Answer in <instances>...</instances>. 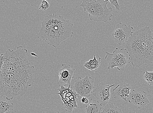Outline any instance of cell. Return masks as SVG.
<instances>
[{"label":"cell","mask_w":153,"mask_h":113,"mask_svg":"<svg viewBox=\"0 0 153 113\" xmlns=\"http://www.w3.org/2000/svg\"><path fill=\"white\" fill-rule=\"evenodd\" d=\"M109 1L105 0H83L80 6L84 12L88 13L90 20L96 22L106 23L111 21L113 15L111 8L107 7Z\"/></svg>","instance_id":"cell-4"},{"label":"cell","mask_w":153,"mask_h":113,"mask_svg":"<svg viewBox=\"0 0 153 113\" xmlns=\"http://www.w3.org/2000/svg\"><path fill=\"white\" fill-rule=\"evenodd\" d=\"M30 54L32 55H33V56H36V57H38V55H36V54H35V53H34V52H31L30 53Z\"/></svg>","instance_id":"cell-21"},{"label":"cell","mask_w":153,"mask_h":113,"mask_svg":"<svg viewBox=\"0 0 153 113\" xmlns=\"http://www.w3.org/2000/svg\"><path fill=\"white\" fill-rule=\"evenodd\" d=\"M102 106L98 100H94L86 106L85 113H101Z\"/></svg>","instance_id":"cell-13"},{"label":"cell","mask_w":153,"mask_h":113,"mask_svg":"<svg viewBox=\"0 0 153 113\" xmlns=\"http://www.w3.org/2000/svg\"><path fill=\"white\" fill-rule=\"evenodd\" d=\"M5 113H14V112H13V111H10L8 112H6Z\"/></svg>","instance_id":"cell-22"},{"label":"cell","mask_w":153,"mask_h":113,"mask_svg":"<svg viewBox=\"0 0 153 113\" xmlns=\"http://www.w3.org/2000/svg\"><path fill=\"white\" fill-rule=\"evenodd\" d=\"M74 24L63 16L53 13L46 16L42 22V27L37 37L50 45L58 48L61 42L73 36Z\"/></svg>","instance_id":"cell-3"},{"label":"cell","mask_w":153,"mask_h":113,"mask_svg":"<svg viewBox=\"0 0 153 113\" xmlns=\"http://www.w3.org/2000/svg\"><path fill=\"white\" fill-rule=\"evenodd\" d=\"M101 113H123L118 108L114 105L113 103L105 106Z\"/></svg>","instance_id":"cell-16"},{"label":"cell","mask_w":153,"mask_h":113,"mask_svg":"<svg viewBox=\"0 0 153 113\" xmlns=\"http://www.w3.org/2000/svg\"><path fill=\"white\" fill-rule=\"evenodd\" d=\"M62 68L59 70V80L58 83L59 86L71 87L70 83L75 75V69L71 68L70 64H63Z\"/></svg>","instance_id":"cell-10"},{"label":"cell","mask_w":153,"mask_h":113,"mask_svg":"<svg viewBox=\"0 0 153 113\" xmlns=\"http://www.w3.org/2000/svg\"><path fill=\"white\" fill-rule=\"evenodd\" d=\"M105 59L108 64V69L117 67L119 71L125 68L128 64H130L129 55L125 48H116L112 53L106 52Z\"/></svg>","instance_id":"cell-5"},{"label":"cell","mask_w":153,"mask_h":113,"mask_svg":"<svg viewBox=\"0 0 153 113\" xmlns=\"http://www.w3.org/2000/svg\"><path fill=\"white\" fill-rule=\"evenodd\" d=\"M128 100L130 103L136 105L139 109L144 108L149 103L145 92L136 91L134 89L131 91Z\"/></svg>","instance_id":"cell-11"},{"label":"cell","mask_w":153,"mask_h":113,"mask_svg":"<svg viewBox=\"0 0 153 113\" xmlns=\"http://www.w3.org/2000/svg\"><path fill=\"white\" fill-rule=\"evenodd\" d=\"M115 84L110 85L102 82L99 83L94 90V96L102 105L105 106L107 105L110 97V89Z\"/></svg>","instance_id":"cell-9"},{"label":"cell","mask_w":153,"mask_h":113,"mask_svg":"<svg viewBox=\"0 0 153 113\" xmlns=\"http://www.w3.org/2000/svg\"><path fill=\"white\" fill-rule=\"evenodd\" d=\"M94 79L86 76L84 78L80 77L75 81L73 89L80 96L82 97H90L94 89Z\"/></svg>","instance_id":"cell-7"},{"label":"cell","mask_w":153,"mask_h":113,"mask_svg":"<svg viewBox=\"0 0 153 113\" xmlns=\"http://www.w3.org/2000/svg\"><path fill=\"white\" fill-rule=\"evenodd\" d=\"M0 99V113L13 111L14 105L12 102L5 100L1 96Z\"/></svg>","instance_id":"cell-15"},{"label":"cell","mask_w":153,"mask_h":113,"mask_svg":"<svg viewBox=\"0 0 153 113\" xmlns=\"http://www.w3.org/2000/svg\"><path fill=\"white\" fill-rule=\"evenodd\" d=\"M109 1L110 2L111 5H113L115 7L116 10H120L121 6L119 4L118 1L109 0Z\"/></svg>","instance_id":"cell-19"},{"label":"cell","mask_w":153,"mask_h":113,"mask_svg":"<svg viewBox=\"0 0 153 113\" xmlns=\"http://www.w3.org/2000/svg\"><path fill=\"white\" fill-rule=\"evenodd\" d=\"M152 36L153 40V32L152 33Z\"/></svg>","instance_id":"cell-23"},{"label":"cell","mask_w":153,"mask_h":113,"mask_svg":"<svg viewBox=\"0 0 153 113\" xmlns=\"http://www.w3.org/2000/svg\"><path fill=\"white\" fill-rule=\"evenodd\" d=\"M81 103L82 104H88L89 103V101L87 97H82L81 99Z\"/></svg>","instance_id":"cell-20"},{"label":"cell","mask_w":153,"mask_h":113,"mask_svg":"<svg viewBox=\"0 0 153 113\" xmlns=\"http://www.w3.org/2000/svg\"><path fill=\"white\" fill-rule=\"evenodd\" d=\"M101 64V58L97 59L95 55H94V59H90L89 61L85 62L84 66L87 69L92 71L94 70H97L100 66Z\"/></svg>","instance_id":"cell-14"},{"label":"cell","mask_w":153,"mask_h":113,"mask_svg":"<svg viewBox=\"0 0 153 113\" xmlns=\"http://www.w3.org/2000/svg\"><path fill=\"white\" fill-rule=\"evenodd\" d=\"M133 27L130 25L127 26L120 22L116 25L112 36L115 42L122 45L129 40L133 32Z\"/></svg>","instance_id":"cell-8"},{"label":"cell","mask_w":153,"mask_h":113,"mask_svg":"<svg viewBox=\"0 0 153 113\" xmlns=\"http://www.w3.org/2000/svg\"><path fill=\"white\" fill-rule=\"evenodd\" d=\"M57 90L59 92L57 94L61 97L63 102L62 106L66 112H71L78 108L77 104L80 95L73 90L72 87H67L60 86Z\"/></svg>","instance_id":"cell-6"},{"label":"cell","mask_w":153,"mask_h":113,"mask_svg":"<svg viewBox=\"0 0 153 113\" xmlns=\"http://www.w3.org/2000/svg\"><path fill=\"white\" fill-rule=\"evenodd\" d=\"M34 66L28 61H13L1 65L0 96L11 100L18 95L22 96L34 82Z\"/></svg>","instance_id":"cell-1"},{"label":"cell","mask_w":153,"mask_h":113,"mask_svg":"<svg viewBox=\"0 0 153 113\" xmlns=\"http://www.w3.org/2000/svg\"><path fill=\"white\" fill-rule=\"evenodd\" d=\"M132 88L128 83H123L118 85L113 90L112 94L116 99L123 100L127 102Z\"/></svg>","instance_id":"cell-12"},{"label":"cell","mask_w":153,"mask_h":113,"mask_svg":"<svg viewBox=\"0 0 153 113\" xmlns=\"http://www.w3.org/2000/svg\"><path fill=\"white\" fill-rule=\"evenodd\" d=\"M50 6L49 3L45 0L42 1L41 4L40 5L39 9L44 10H46L48 9Z\"/></svg>","instance_id":"cell-18"},{"label":"cell","mask_w":153,"mask_h":113,"mask_svg":"<svg viewBox=\"0 0 153 113\" xmlns=\"http://www.w3.org/2000/svg\"><path fill=\"white\" fill-rule=\"evenodd\" d=\"M143 76L144 79L149 86H153V70L152 72H144Z\"/></svg>","instance_id":"cell-17"},{"label":"cell","mask_w":153,"mask_h":113,"mask_svg":"<svg viewBox=\"0 0 153 113\" xmlns=\"http://www.w3.org/2000/svg\"><path fill=\"white\" fill-rule=\"evenodd\" d=\"M150 27L145 26L133 32L125 46L130 64L138 68L153 62V40Z\"/></svg>","instance_id":"cell-2"}]
</instances>
